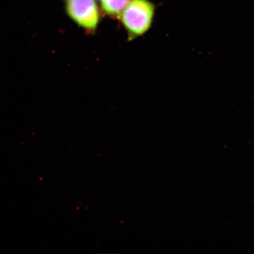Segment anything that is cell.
Wrapping results in <instances>:
<instances>
[{"label": "cell", "instance_id": "1", "mask_svg": "<svg viewBox=\"0 0 254 254\" xmlns=\"http://www.w3.org/2000/svg\"><path fill=\"white\" fill-rule=\"evenodd\" d=\"M155 11V5L150 0H130L119 18L128 41L147 33L153 22Z\"/></svg>", "mask_w": 254, "mask_h": 254}, {"label": "cell", "instance_id": "2", "mask_svg": "<svg viewBox=\"0 0 254 254\" xmlns=\"http://www.w3.org/2000/svg\"><path fill=\"white\" fill-rule=\"evenodd\" d=\"M65 7L68 17L85 33H95L101 14L95 0H65Z\"/></svg>", "mask_w": 254, "mask_h": 254}, {"label": "cell", "instance_id": "3", "mask_svg": "<svg viewBox=\"0 0 254 254\" xmlns=\"http://www.w3.org/2000/svg\"><path fill=\"white\" fill-rule=\"evenodd\" d=\"M104 14L112 18H119L130 0H99Z\"/></svg>", "mask_w": 254, "mask_h": 254}]
</instances>
